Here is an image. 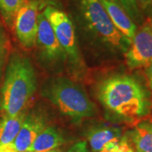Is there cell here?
Returning <instances> with one entry per match:
<instances>
[{"label":"cell","instance_id":"2","mask_svg":"<svg viewBox=\"0 0 152 152\" xmlns=\"http://www.w3.org/2000/svg\"><path fill=\"white\" fill-rule=\"evenodd\" d=\"M37 90L36 73L30 61L18 54L11 57L1 90L0 109L4 115L23 113Z\"/></svg>","mask_w":152,"mask_h":152},{"label":"cell","instance_id":"19","mask_svg":"<svg viewBox=\"0 0 152 152\" xmlns=\"http://www.w3.org/2000/svg\"><path fill=\"white\" fill-rule=\"evenodd\" d=\"M145 74H146L147 80H148V84L149 86L151 88V90L152 91V63L145 67Z\"/></svg>","mask_w":152,"mask_h":152},{"label":"cell","instance_id":"20","mask_svg":"<svg viewBox=\"0 0 152 152\" xmlns=\"http://www.w3.org/2000/svg\"><path fill=\"white\" fill-rule=\"evenodd\" d=\"M45 152H61L58 150H51V151H45Z\"/></svg>","mask_w":152,"mask_h":152},{"label":"cell","instance_id":"5","mask_svg":"<svg viewBox=\"0 0 152 152\" xmlns=\"http://www.w3.org/2000/svg\"><path fill=\"white\" fill-rule=\"evenodd\" d=\"M43 15L50 22L64 53L69 57L71 61L78 64L80 62V53L76 43L75 27L70 19L63 11L51 6L45 9Z\"/></svg>","mask_w":152,"mask_h":152},{"label":"cell","instance_id":"3","mask_svg":"<svg viewBox=\"0 0 152 152\" xmlns=\"http://www.w3.org/2000/svg\"><path fill=\"white\" fill-rule=\"evenodd\" d=\"M44 95L66 116L75 120L91 117L96 107L81 87L66 79H57L45 87Z\"/></svg>","mask_w":152,"mask_h":152},{"label":"cell","instance_id":"12","mask_svg":"<svg viewBox=\"0 0 152 152\" xmlns=\"http://www.w3.org/2000/svg\"><path fill=\"white\" fill-rule=\"evenodd\" d=\"M121 129L116 127H97L89 131L87 139L93 151L100 152L110 142L121 139Z\"/></svg>","mask_w":152,"mask_h":152},{"label":"cell","instance_id":"9","mask_svg":"<svg viewBox=\"0 0 152 152\" xmlns=\"http://www.w3.org/2000/svg\"><path fill=\"white\" fill-rule=\"evenodd\" d=\"M46 124L42 115L32 113L27 115L21 129L11 143V146L16 152H27L38 134L43 130Z\"/></svg>","mask_w":152,"mask_h":152},{"label":"cell","instance_id":"7","mask_svg":"<svg viewBox=\"0 0 152 152\" xmlns=\"http://www.w3.org/2000/svg\"><path fill=\"white\" fill-rule=\"evenodd\" d=\"M39 9L38 3L30 0L17 13L14 21L17 38L26 48H31L37 42Z\"/></svg>","mask_w":152,"mask_h":152},{"label":"cell","instance_id":"23","mask_svg":"<svg viewBox=\"0 0 152 152\" xmlns=\"http://www.w3.org/2000/svg\"><path fill=\"white\" fill-rule=\"evenodd\" d=\"M0 53H1V52H0Z\"/></svg>","mask_w":152,"mask_h":152},{"label":"cell","instance_id":"13","mask_svg":"<svg viewBox=\"0 0 152 152\" xmlns=\"http://www.w3.org/2000/svg\"><path fill=\"white\" fill-rule=\"evenodd\" d=\"M64 138L57 129L45 127L34 140L27 152H45L54 150L64 144Z\"/></svg>","mask_w":152,"mask_h":152},{"label":"cell","instance_id":"22","mask_svg":"<svg viewBox=\"0 0 152 152\" xmlns=\"http://www.w3.org/2000/svg\"><path fill=\"white\" fill-rule=\"evenodd\" d=\"M31 1H36V2H37L38 3V1H41V0H31Z\"/></svg>","mask_w":152,"mask_h":152},{"label":"cell","instance_id":"8","mask_svg":"<svg viewBox=\"0 0 152 152\" xmlns=\"http://www.w3.org/2000/svg\"><path fill=\"white\" fill-rule=\"evenodd\" d=\"M37 42L41 50L48 59L57 60L64 56V51L55 36L54 31L43 14L38 16Z\"/></svg>","mask_w":152,"mask_h":152},{"label":"cell","instance_id":"16","mask_svg":"<svg viewBox=\"0 0 152 152\" xmlns=\"http://www.w3.org/2000/svg\"><path fill=\"white\" fill-rule=\"evenodd\" d=\"M100 152H135L133 145L131 144L129 139L124 136V137H121L118 142L114 145L113 148L109 149L107 151H102Z\"/></svg>","mask_w":152,"mask_h":152},{"label":"cell","instance_id":"6","mask_svg":"<svg viewBox=\"0 0 152 152\" xmlns=\"http://www.w3.org/2000/svg\"><path fill=\"white\" fill-rule=\"evenodd\" d=\"M125 58L129 69L147 67L152 63V17H149L136 30Z\"/></svg>","mask_w":152,"mask_h":152},{"label":"cell","instance_id":"15","mask_svg":"<svg viewBox=\"0 0 152 152\" xmlns=\"http://www.w3.org/2000/svg\"><path fill=\"white\" fill-rule=\"evenodd\" d=\"M30 0H0V10L8 25L13 26L17 13Z\"/></svg>","mask_w":152,"mask_h":152},{"label":"cell","instance_id":"1","mask_svg":"<svg viewBox=\"0 0 152 152\" xmlns=\"http://www.w3.org/2000/svg\"><path fill=\"white\" fill-rule=\"evenodd\" d=\"M98 96L105 107L129 119H139L149 113L151 102L145 88L134 77L111 76L99 87Z\"/></svg>","mask_w":152,"mask_h":152},{"label":"cell","instance_id":"4","mask_svg":"<svg viewBox=\"0 0 152 152\" xmlns=\"http://www.w3.org/2000/svg\"><path fill=\"white\" fill-rule=\"evenodd\" d=\"M81 8L89 27L99 37L116 48L128 50L129 42L114 26L99 0H82Z\"/></svg>","mask_w":152,"mask_h":152},{"label":"cell","instance_id":"17","mask_svg":"<svg viewBox=\"0 0 152 152\" xmlns=\"http://www.w3.org/2000/svg\"><path fill=\"white\" fill-rule=\"evenodd\" d=\"M124 7L125 12L129 15L131 19L140 18V10L136 6L134 0H118Z\"/></svg>","mask_w":152,"mask_h":152},{"label":"cell","instance_id":"11","mask_svg":"<svg viewBox=\"0 0 152 152\" xmlns=\"http://www.w3.org/2000/svg\"><path fill=\"white\" fill-rule=\"evenodd\" d=\"M129 139L135 152H152V117L137 119Z\"/></svg>","mask_w":152,"mask_h":152},{"label":"cell","instance_id":"18","mask_svg":"<svg viewBox=\"0 0 152 152\" xmlns=\"http://www.w3.org/2000/svg\"><path fill=\"white\" fill-rule=\"evenodd\" d=\"M139 10L143 11L149 17H152V0H134Z\"/></svg>","mask_w":152,"mask_h":152},{"label":"cell","instance_id":"21","mask_svg":"<svg viewBox=\"0 0 152 152\" xmlns=\"http://www.w3.org/2000/svg\"><path fill=\"white\" fill-rule=\"evenodd\" d=\"M109 1H113V2H115V3H118V0H109Z\"/></svg>","mask_w":152,"mask_h":152},{"label":"cell","instance_id":"14","mask_svg":"<svg viewBox=\"0 0 152 152\" xmlns=\"http://www.w3.org/2000/svg\"><path fill=\"white\" fill-rule=\"evenodd\" d=\"M26 115L21 113L15 116L4 115L0 118V145H9L15 140L21 129Z\"/></svg>","mask_w":152,"mask_h":152},{"label":"cell","instance_id":"10","mask_svg":"<svg viewBox=\"0 0 152 152\" xmlns=\"http://www.w3.org/2000/svg\"><path fill=\"white\" fill-rule=\"evenodd\" d=\"M99 1L106 10L114 26L130 43L137 30V26L132 19L118 3L109 0Z\"/></svg>","mask_w":152,"mask_h":152}]
</instances>
